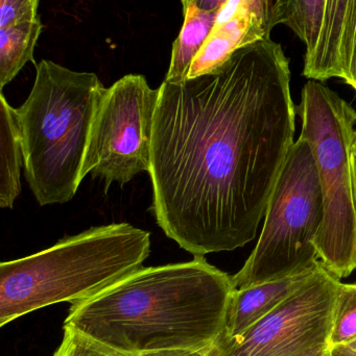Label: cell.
Listing matches in <instances>:
<instances>
[{
	"label": "cell",
	"mask_w": 356,
	"mask_h": 356,
	"mask_svg": "<svg viewBox=\"0 0 356 356\" xmlns=\"http://www.w3.org/2000/svg\"><path fill=\"white\" fill-rule=\"evenodd\" d=\"M159 90L148 171L157 224L194 257L242 248L295 143L282 46L258 40L211 72Z\"/></svg>",
	"instance_id": "cell-1"
},
{
	"label": "cell",
	"mask_w": 356,
	"mask_h": 356,
	"mask_svg": "<svg viewBox=\"0 0 356 356\" xmlns=\"http://www.w3.org/2000/svg\"><path fill=\"white\" fill-rule=\"evenodd\" d=\"M234 289L204 257L142 267L96 296L71 305L64 327L125 355L204 350L225 330Z\"/></svg>",
	"instance_id": "cell-2"
},
{
	"label": "cell",
	"mask_w": 356,
	"mask_h": 356,
	"mask_svg": "<svg viewBox=\"0 0 356 356\" xmlns=\"http://www.w3.org/2000/svg\"><path fill=\"white\" fill-rule=\"evenodd\" d=\"M150 234L129 223L89 228L0 265V326L60 302L88 300L141 269Z\"/></svg>",
	"instance_id": "cell-3"
},
{
	"label": "cell",
	"mask_w": 356,
	"mask_h": 356,
	"mask_svg": "<svg viewBox=\"0 0 356 356\" xmlns=\"http://www.w3.org/2000/svg\"><path fill=\"white\" fill-rule=\"evenodd\" d=\"M106 89L94 73L47 60L36 65L33 89L16 110L25 178L41 207L68 202L77 194Z\"/></svg>",
	"instance_id": "cell-4"
},
{
	"label": "cell",
	"mask_w": 356,
	"mask_h": 356,
	"mask_svg": "<svg viewBox=\"0 0 356 356\" xmlns=\"http://www.w3.org/2000/svg\"><path fill=\"white\" fill-rule=\"evenodd\" d=\"M300 137L315 156L324 220L316 241L320 261L339 280L356 269V111L318 81L305 83Z\"/></svg>",
	"instance_id": "cell-5"
},
{
	"label": "cell",
	"mask_w": 356,
	"mask_h": 356,
	"mask_svg": "<svg viewBox=\"0 0 356 356\" xmlns=\"http://www.w3.org/2000/svg\"><path fill=\"white\" fill-rule=\"evenodd\" d=\"M324 220L323 195L311 145L299 138L288 152L265 209L256 246L232 276L250 288L319 267L316 241Z\"/></svg>",
	"instance_id": "cell-6"
},
{
	"label": "cell",
	"mask_w": 356,
	"mask_h": 356,
	"mask_svg": "<svg viewBox=\"0 0 356 356\" xmlns=\"http://www.w3.org/2000/svg\"><path fill=\"white\" fill-rule=\"evenodd\" d=\"M160 90L146 77L129 74L107 88L90 133L83 177L91 175L123 186L136 175L148 172L153 129Z\"/></svg>",
	"instance_id": "cell-7"
},
{
	"label": "cell",
	"mask_w": 356,
	"mask_h": 356,
	"mask_svg": "<svg viewBox=\"0 0 356 356\" xmlns=\"http://www.w3.org/2000/svg\"><path fill=\"white\" fill-rule=\"evenodd\" d=\"M341 280L323 265L269 315L235 339L219 337L206 356H294L328 343Z\"/></svg>",
	"instance_id": "cell-8"
},
{
	"label": "cell",
	"mask_w": 356,
	"mask_h": 356,
	"mask_svg": "<svg viewBox=\"0 0 356 356\" xmlns=\"http://www.w3.org/2000/svg\"><path fill=\"white\" fill-rule=\"evenodd\" d=\"M265 38L271 35L259 21L254 0H227L217 10L215 27L194 58L187 79L211 72L242 46Z\"/></svg>",
	"instance_id": "cell-9"
},
{
	"label": "cell",
	"mask_w": 356,
	"mask_h": 356,
	"mask_svg": "<svg viewBox=\"0 0 356 356\" xmlns=\"http://www.w3.org/2000/svg\"><path fill=\"white\" fill-rule=\"evenodd\" d=\"M356 0H326L325 14L315 54L304 60L303 75L311 81H325L346 75Z\"/></svg>",
	"instance_id": "cell-10"
},
{
	"label": "cell",
	"mask_w": 356,
	"mask_h": 356,
	"mask_svg": "<svg viewBox=\"0 0 356 356\" xmlns=\"http://www.w3.org/2000/svg\"><path fill=\"white\" fill-rule=\"evenodd\" d=\"M319 267L282 280L234 290L230 299L222 338L235 339L244 334L299 290Z\"/></svg>",
	"instance_id": "cell-11"
},
{
	"label": "cell",
	"mask_w": 356,
	"mask_h": 356,
	"mask_svg": "<svg viewBox=\"0 0 356 356\" xmlns=\"http://www.w3.org/2000/svg\"><path fill=\"white\" fill-rule=\"evenodd\" d=\"M24 165L22 139L16 108L0 95V207L13 209L21 192V167Z\"/></svg>",
	"instance_id": "cell-12"
},
{
	"label": "cell",
	"mask_w": 356,
	"mask_h": 356,
	"mask_svg": "<svg viewBox=\"0 0 356 356\" xmlns=\"http://www.w3.org/2000/svg\"><path fill=\"white\" fill-rule=\"evenodd\" d=\"M183 10V25L173 43L171 65L164 79L167 83H182L187 79L190 67L217 20V10H201L194 4Z\"/></svg>",
	"instance_id": "cell-13"
},
{
	"label": "cell",
	"mask_w": 356,
	"mask_h": 356,
	"mask_svg": "<svg viewBox=\"0 0 356 356\" xmlns=\"http://www.w3.org/2000/svg\"><path fill=\"white\" fill-rule=\"evenodd\" d=\"M41 21L0 27V88L17 76L27 63H33L36 44L41 35Z\"/></svg>",
	"instance_id": "cell-14"
},
{
	"label": "cell",
	"mask_w": 356,
	"mask_h": 356,
	"mask_svg": "<svg viewBox=\"0 0 356 356\" xmlns=\"http://www.w3.org/2000/svg\"><path fill=\"white\" fill-rule=\"evenodd\" d=\"M326 0H288L284 24L304 43V60L315 54L325 14Z\"/></svg>",
	"instance_id": "cell-15"
},
{
	"label": "cell",
	"mask_w": 356,
	"mask_h": 356,
	"mask_svg": "<svg viewBox=\"0 0 356 356\" xmlns=\"http://www.w3.org/2000/svg\"><path fill=\"white\" fill-rule=\"evenodd\" d=\"M356 341V284L341 282L334 305L328 344L350 345Z\"/></svg>",
	"instance_id": "cell-16"
},
{
	"label": "cell",
	"mask_w": 356,
	"mask_h": 356,
	"mask_svg": "<svg viewBox=\"0 0 356 356\" xmlns=\"http://www.w3.org/2000/svg\"><path fill=\"white\" fill-rule=\"evenodd\" d=\"M54 356H132L115 350L77 330L64 327L62 343Z\"/></svg>",
	"instance_id": "cell-17"
},
{
	"label": "cell",
	"mask_w": 356,
	"mask_h": 356,
	"mask_svg": "<svg viewBox=\"0 0 356 356\" xmlns=\"http://www.w3.org/2000/svg\"><path fill=\"white\" fill-rule=\"evenodd\" d=\"M40 0H0V27L37 20Z\"/></svg>",
	"instance_id": "cell-18"
},
{
	"label": "cell",
	"mask_w": 356,
	"mask_h": 356,
	"mask_svg": "<svg viewBox=\"0 0 356 356\" xmlns=\"http://www.w3.org/2000/svg\"><path fill=\"white\" fill-rule=\"evenodd\" d=\"M181 1L183 8L194 4L201 10H219L227 0H181ZM254 2L259 20H261L265 33L271 35L272 29L276 26L274 23L273 12H272L271 0H254Z\"/></svg>",
	"instance_id": "cell-19"
},
{
	"label": "cell",
	"mask_w": 356,
	"mask_h": 356,
	"mask_svg": "<svg viewBox=\"0 0 356 356\" xmlns=\"http://www.w3.org/2000/svg\"><path fill=\"white\" fill-rule=\"evenodd\" d=\"M344 81L353 87L356 92V15L355 23H353V37H351L350 50H349Z\"/></svg>",
	"instance_id": "cell-20"
},
{
	"label": "cell",
	"mask_w": 356,
	"mask_h": 356,
	"mask_svg": "<svg viewBox=\"0 0 356 356\" xmlns=\"http://www.w3.org/2000/svg\"><path fill=\"white\" fill-rule=\"evenodd\" d=\"M140 356H206L204 350H190V349H175V350H161L156 353H146Z\"/></svg>",
	"instance_id": "cell-21"
},
{
	"label": "cell",
	"mask_w": 356,
	"mask_h": 356,
	"mask_svg": "<svg viewBox=\"0 0 356 356\" xmlns=\"http://www.w3.org/2000/svg\"><path fill=\"white\" fill-rule=\"evenodd\" d=\"M286 1L288 0H271L272 12H273L275 25L284 24Z\"/></svg>",
	"instance_id": "cell-22"
},
{
	"label": "cell",
	"mask_w": 356,
	"mask_h": 356,
	"mask_svg": "<svg viewBox=\"0 0 356 356\" xmlns=\"http://www.w3.org/2000/svg\"><path fill=\"white\" fill-rule=\"evenodd\" d=\"M294 356H332V347L328 343H323Z\"/></svg>",
	"instance_id": "cell-23"
},
{
	"label": "cell",
	"mask_w": 356,
	"mask_h": 356,
	"mask_svg": "<svg viewBox=\"0 0 356 356\" xmlns=\"http://www.w3.org/2000/svg\"><path fill=\"white\" fill-rule=\"evenodd\" d=\"M332 356H356V350L349 345L332 347Z\"/></svg>",
	"instance_id": "cell-24"
},
{
	"label": "cell",
	"mask_w": 356,
	"mask_h": 356,
	"mask_svg": "<svg viewBox=\"0 0 356 356\" xmlns=\"http://www.w3.org/2000/svg\"><path fill=\"white\" fill-rule=\"evenodd\" d=\"M349 346L353 347V348L355 349V350H356V341H355V342H353V343H351V344L349 345Z\"/></svg>",
	"instance_id": "cell-25"
},
{
	"label": "cell",
	"mask_w": 356,
	"mask_h": 356,
	"mask_svg": "<svg viewBox=\"0 0 356 356\" xmlns=\"http://www.w3.org/2000/svg\"><path fill=\"white\" fill-rule=\"evenodd\" d=\"M355 156H356V144H355Z\"/></svg>",
	"instance_id": "cell-26"
}]
</instances>
